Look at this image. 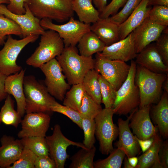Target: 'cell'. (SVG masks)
I'll list each match as a JSON object with an SVG mask.
<instances>
[{"label": "cell", "mask_w": 168, "mask_h": 168, "mask_svg": "<svg viewBox=\"0 0 168 168\" xmlns=\"http://www.w3.org/2000/svg\"><path fill=\"white\" fill-rule=\"evenodd\" d=\"M56 58L70 85L82 83L86 73L95 68V59L79 55L75 46L65 47Z\"/></svg>", "instance_id": "cell-1"}, {"label": "cell", "mask_w": 168, "mask_h": 168, "mask_svg": "<svg viewBox=\"0 0 168 168\" xmlns=\"http://www.w3.org/2000/svg\"><path fill=\"white\" fill-rule=\"evenodd\" d=\"M168 77V73L154 72L137 64L135 81L139 91V108L159 100L163 84Z\"/></svg>", "instance_id": "cell-2"}, {"label": "cell", "mask_w": 168, "mask_h": 168, "mask_svg": "<svg viewBox=\"0 0 168 168\" xmlns=\"http://www.w3.org/2000/svg\"><path fill=\"white\" fill-rule=\"evenodd\" d=\"M26 113L52 112L50 106L56 101L45 86L33 75L25 76L23 82Z\"/></svg>", "instance_id": "cell-3"}, {"label": "cell", "mask_w": 168, "mask_h": 168, "mask_svg": "<svg viewBox=\"0 0 168 168\" xmlns=\"http://www.w3.org/2000/svg\"><path fill=\"white\" fill-rule=\"evenodd\" d=\"M128 77L116 91L115 99L111 108L114 113L125 115L139 106L140 103L139 91L135 83L137 64L131 60Z\"/></svg>", "instance_id": "cell-4"}, {"label": "cell", "mask_w": 168, "mask_h": 168, "mask_svg": "<svg viewBox=\"0 0 168 168\" xmlns=\"http://www.w3.org/2000/svg\"><path fill=\"white\" fill-rule=\"evenodd\" d=\"M73 0H28V7L40 20L47 18L58 22L68 20L72 17Z\"/></svg>", "instance_id": "cell-5"}, {"label": "cell", "mask_w": 168, "mask_h": 168, "mask_svg": "<svg viewBox=\"0 0 168 168\" xmlns=\"http://www.w3.org/2000/svg\"><path fill=\"white\" fill-rule=\"evenodd\" d=\"M64 47L63 40L58 33L54 30H48L41 35L39 46L26 63L29 65L39 68L60 55Z\"/></svg>", "instance_id": "cell-6"}, {"label": "cell", "mask_w": 168, "mask_h": 168, "mask_svg": "<svg viewBox=\"0 0 168 168\" xmlns=\"http://www.w3.org/2000/svg\"><path fill=\"white\" fill-rule=\"evenodd\" d=\"M39 35L32 34L17 40L8 35L3 47L0 50V72L8 76L19 72L22 69L16 63L19 54L27 45L36 41Z\"/></svg>", "instance_id": "cell-7"}, {"label": "cell", "mask_w": 168, "mask_h": 168, "mask_svg": "<svg viewBox=\"0 0 168 168\" xmlns=\"http://www.w3.org/2000/svg\"><path fill=\"white\" fill-rule=\"evenodd\" d=\"M114 114L112 108H105L94 119L95 135L99 142V150L104 155H108L113 151V142L119 135L118 127L113 122Z\"/></svg>", "instance_id": "cell-8"}, {"label": "cell", "mask_w": 168, "mask_h": 168, "mask_svg": "<svg viewBox=\"0 0 168 168\" xmlns=\"http://www.w3.org/2000/svg\"><path fill=\"white\" fill-rule=\"evenodd\" d=\"M40 24L44 29L57 32L63 39L65 47L75 46L86 33L91 31L90 24H86L71 17L68 22L62 25L53 23L47 18L40 20Z\"/></svg>", "instance_id": "cell-9"}, {"label": "cell", "mask_w": 168, "mask_h": 168, "mask_svg": "<svg viewBox=\"0 0 168 168\" xmlns=\"http://www.w3.org/2000/svg\"><path fill=\"white\" fill-rule=\"evenodd\" d=\"M94 69L117 91L126 79L130 65L120 60H111L97 53Z\"/></svg>", "instance_id": "cell-10"}, {"label": "cell", "mask_w": 168, "mask_h": 168, "mask_svg": "<svg viewBox=\"0 0 168 168\" xmlns=\"http://www.w3.org/2000/svg\"><path fill=\"white\" fill-rule=\"evenodd\" d=\"M45 76V86L49 93L54 98L63 101L70 88L65 80L62 69L56 58L44 64L40 68Z\"/></svg>", "instance_id": "cell-11"}, {"label": "cell", "mask_w": 168, "mask_h": 168, "mask_svg": "<svg viewBox=\"0 0 168 168\" xmlns=\"http://www.w3.org/2000/svg\"><path fill=\"white\" fill-rule=\"evenodd\" d=\"M48 147L49 156L55 161L56 168H64L65 161L68 158L67 152L68 147L75 146L87 149L83 143L71 141L63 133L60 126L56 124L52 135L45 137Z\"/></svg>", "instance_id": "cell-12"}, {"label": "cell", "mask_w": 168, "mask_h": 168, "mask_svg": "<svg viewBox=\"0 0 168 168\" xmlns=\"http://www.w3.org/2000/svg\"><path fill=\"white\" fill-rule=\"evenodd\" d=\"M24 7L25 13L18 14L12 12L5 5L0 4V14L12 20L19 26L23 38L32 34L42 35L45 31L40 24V20L34 15L27 3H25Z\"/></svg>", "instance_id": "cell-13"}, {"label": "cell", "mask_w": 168, "mask_h": 168, "mask_svg": "<svg viewBox=\"0 0 168 168\" xmlns=\"http://www.w3.org/2000/svg\"><path fill=\"white\" fill-rule=\"evenodd\" d=\"M26 114L21 121V129L18 137L21 138L31 136L45 137L50 125L49 115L43 112Z\"/></svg>", "instance_id": "cell-14"}, {"label": "cell", "mask_w": 168, "mask_h": 168, "mask_svg": "<svg viewBox=\"0 0 168 168\" xmlns=\"http://www.w3.org/2000/svg\"><path fill=\"white\" fill-rule=\"evenodd\" d=\"M167 27L159 25L148 17L146 18L132 32L137 54L156 41Z\"/></svg>", "instance_id": "cell-15"}, {"label": "cell", "mask_w": 168, "mask_h": 168, "mask_svg": "<svg viewBox=\"0 0 168 168\" xmlns=\"http://www.w3.org/2000/svg\"><path fill=\"white\" fill-rule=\"evenodd\" d=\"M150 105L138 110L137 108L130 119L129 127L139 139H148L157 133V127L153 125L150 119Z\"/></svg>", "instance_id": "cell-16"}, {"label": "cell", "mask_w": 168, "mask_h": 168, "mask_svg": "<svg viewBox=\"0 0 168 168\" xmlns=\"http://www.w3.org/2000/svg\"><path fill=\"white\" fill-rule=\"evenodd\" d=\"M99 53L109 59L124 62L134 58L137 54L132 32L125 38L110 45L105 46Z\"/></svg>", "instance_id": "cell-17"}, {"label": "cell", "mask_w": 168, "mask_h": 168, "mask_svg": "<svg viewBox=\"0 0 168 168\" xmlns=\"http://www.w3.org/2000/svg\"><path fill=\"white\" fill-rule=\"evenodd\" d=\"M137 108L131 112L126 120L121 118L118 120L119 139L115 145L125 152L128 158L135 156L141 152L136 136L132 133L129 126L130 119Z\"/></svg>", "instance_id": "cell-18"}, {"label": "cell", "mask_w": 168, "mask_h": 168, "mask_svg": "<svg viewBox=\"0 0 168 168\" xmlns=\"http://www.w3.org/2000/svg\"><path fill=\"white\" fill-rule=\"evenodd\" d=\"M137 64L152 72L167 73L168 66L164 63L157 51L155 44H150L140 52L135 58Z\"/></svg>", "instance_id": "cell-19"}, {"label": "cell", "mask_w": 168, "mask_h": 168, "mask_svg": "<svg viewBox=\"0 0 168 168\" xmlns=\"http://www.w3.org/2000/svg\"><path fill=\"white\" fill-rule=\"evenodd\" d=\"M25 70L22 69L19 72L7 76L5 81V91L15 98L17 104V111L21 117L25 112V97L23 82Z\"/></svg>", "instance_id": "cell-20"}, {"label": "cell", "mask_w": 168, "mask_h": 168, "mask_svg": "<svg viewBox=\"0 0 168 168\" xmlns=\"http://www.w3.org/2000/svg\"><path fill=\"white\" fill-rule=\"evenodd\" d=\"M0 168H8L19 157L23 148L20 140L4 135L1 138Z\"/></svg>", "instance_id": "cell-21"}, {"label": "cell", "mask_w": 168, "mask_h": 168, "mask_svg": "<svg viewBox=\"0 0 168 168\" xmlns=\"http://www.w3.org/2000/svg\"><path fill=\"white\" fill-rule=\"evenodd\" d=\"M93 32L105 44L110 45L120 40L119 25L112 21L109 17L100 18L91 25Z\"/></svg>", "instance_id": "cell-22"}, {"label": "cell", "mask_w": 168, "mask_h": 168, "mask_svg": "<svg viewBox=\"0 0 168 168\" xmlns=\"http://www.w3.org/2000/svg\"><path fill=\"white\" fill-rule=\"evenodd\" d=\"M149 0H142L128 18L119 25L120 40L126 37L148 17L151 7L147 6Z\"/></svg>", "instance_id": "cell-23"}, {"label": "cell", "mask_w": 168, "mask_h": 168, "mask_svg": "<svg viewBox=\"0 0 168 168\" xmlns=\"http://www.w3.org/2000/svg\"><path fill=\"white\" fill-rule=\"evenodd\" d=\"M153 120L157 125L160 135L163 138L168 137V93L165 91L157 104L152 110Z\"/></svg>", "instance_id": "cell-24"}, {"label": "cell", "mask_w": 168, "mask_h": 168, "mask_svg": "<svg viewBox=\"0 0 168 168\" xmlns=\"http://www.w3.org/2000/svg\"><path fill=\"white\" fill-rule=\"evenodd\" d=\"M162 143L161 137L157 133L150 147L138 157V162L136 168H163L158 157Z\"/></svg>", "instance_id": "cell-25"}, {"label": "cell", "mask_w": 168, "mask_h": 168, "mask_svg": "<svg viewBox=\"0 0 168 168\" xmlns=\"http://www.w3.org/2000/svg\"><path fill=\"white\" fill-rule=\"evenodd\" d=\"M72 8L81 22L91 24L100 18V13L94 6L92 0H73Z\"/></svg>", "instance_id": "cell-26"}, {"label": "cell", "mask_w": 168, "mask_h": 168, "mask_svg": "<svg viewBox=\"0 0 168 168\" xmlns=\"http://www.w3.org/2000/svg\"><path fill=\"white\" fill-rule=\"evenodd\" d=\"M78 48L81 55L89 57L101 52L105 46L98 37L90 31L84 34L78 43Z\"/></svg>", "instance_id": "cell-27"}, {"label": "cell", "mask_w": 168, "mask_h": 168, "mask_svg": "<svg viewBox=\"0 0 168 168\" xmlns=\"http://www.w3.org/2000/svg\"><path fill=\"white\" fill-rule=\"evenodd\" d=\"M99 73L94 68L89 70L84 76L82 83L85 92L97 103H101Z\"/></svg>", "instance_id": "cell-28"}, {"label": "cell", "mask_w": 168, "mask_h": 168, "mask_svg": "<svg viewBox=\"0 0 168 168\" xmlns=\"http://www.w3.org/2000/svg\"><path fill=\"white\" fill-rule=\"evenodd\" d=\"M14 103L10 95L8 94L1 108L0 115L2 122L17 128L21 123L22 117L15 110Z\"/></svg>", "instance_id": "cell-29"}, {"label": "cell", "mask_w": 168, "mask_h": 168, "mask_svg": "<svg viewBox=\"0 0 168 168\" xmlns=\"http://www.w3.org/2000/svg\"><path fill=\"white\" fill-rule=\"evenodd\" d=\"M96 148L94 146L90 149L81 148L70 158L69 168H94V158Z\"/></svg>", "instance_id": "cell-30"}, {"label": "cell", "mask_w": 168, "mask_h": 168, "mask_svg": "<svg viewBox=\"0 0 168 168\" xmlns=\"http://www.w3.org/2000/svg\"><path fill=\"white\" fill-rule=\"evenodd\" d=\"M69 90L65 95L63 104L79 112L85 92L82 83L72 85Z\"/></svg>", "instance_id": "cell-31"}, {"label": "cell", "mask_w": 168, "mask_h": 168, "mask_svg": "<svg viewBox=\"0 0 168 168\" xmlns=\"http://www.w3.org/2000/svg\"><path fill=\"white\" fill-rule=\"evenodd\" d=\"M20 140L24 147L30 150L37 156H49L45 137H28L22 138Z\"/></svg>", "instance_id": "cell-32"}, {"label": "cell", "mask_w": 168, "mask_h": 168, "mask_svg": "<svg viewBox=\"0 0 168 168\" xmlns=\"http://www.w3.org/2000/svg\"><path fill=\"white\" fill-rule=\"evenodd\" d=\"M125 155L121 149H114L106 158L94 162V168H120Z\"/></svg>", "instance_id": "cell-33"}, {"label": "cell", "mask_w": 168, "mask_h": 168, "mask_svg": "<svg viewBox=\"0 0 168 168\" xmlns=\"http://www.w3.org/2000/svg\"><path fill=\"white\" fill-rule=\"evenodd\" d=\"M102 109L86 92L83 96L79 112L82 118L94 119Z\"/></svg>", "instance_id": "cell-34"}, {"label": "cell", "mask_w": 168, "mask_h": 168, "mask_svg": "<svg viewBox=\"0 0 168 168\" xmlns=\"http://www.w3.org/2000/svg\"><path fill=\"white\" fill-rule=\"evenodd\" d=\"M11 35L22 37L21 28L13 21L0 14V45L4 44L7 35Z\"/></svg>", "instance_id": "cell-35"}, {"label": "cell", "mask_w": 168, "mask_h": 168, "mask_svg": "<svg viewBox=\"0 0 168 168\" xmlns=\"http://www.w3.org/2000/svg\"><path fill=\"white\" fill-rule=\"evenodd\" d=\"M99 80L100 87L101 103L104 104L105 108H111L115 99L116 91L100 74Z\"/></svg>", "instance_id": "cell-36"}, {"label": "cell", "mask_w": 168, "mask_h": 168, "mask_svg": "<svg viewBox=\"0 0 168 168\" xmlns=\"http://www.w3.org/2000/svg\"><path fill=\"white\" fill-rule=\"evenodd\" d=\"M82 126L84 134L83 143L87 149H90L94 146L96 142L95 119L82 118Z\"/></svg>", "instance_id": "cell-37"}, {"label": "cell", "mask_w": 168, "mask_h": 168, "mask_svg": "<svg viewBox=\"0 0 168 168\" xmlns=\"http://www.w3.org/2000/svg\"><path fill=\"white\" fill-rule=\"evenodd\" d=\"M52 112H57L66 115L82 129V118L79 111L67 106L62 105L56 101L50 106Z\"/></svg>", "instance_id": "cell-38"}, {"label": "cell", "mask_w": 168, "mask_h": 168, "mask_svg": "<svg viewBox=\"0 0 168 168\" xmlns=\"http://www.w3.org/2000/svg\"><path fill=\"white\" fill-rule=\"evenodd\" d=\"M37 157L30 150L24 147L19 158L8 168H35Z\"/></svg>", "instance_id": "cell-39"}, {"label": "cell", "mask_w": 168, "mask_h": 168, "mask_svg": "<svg viewBox=\"0 0 168 168\" xmlns=\"http://www.w3.org/2000/svg\"><path fill=\"white\" fill-rule=\"evenodd\" d=\"M148 17L155 22L165 27L168 26V7L154 5L149 11Z\"/></svg>", "instance_id": "cell-40"}, {"label": "cell", "mask_w": 168, "mask_h": 168, "mask_svg": "<svg viewBox=\"0 0 168 168\" xmlns=\"http://www.w3.org/2000/svg\"><path fill=\"white\" fill-rule=\"evenodd\" d=\"M142 0H127L119 12L111 17L110 19L119 25L124 21L139 5Z\"/></svg>", "instance_id": "cell-41"}, {"label": "cell", "mask_w": 168, "mask_h": 168, "mask_svg": "<svg viewBox=\"0 0 168 168\" xmlns=\"http://www.w3.org/2000/svg\"><path fill=\"white\" fill-rule=\"evenodd\" d=\"M155 47L165 64L168 66V30L167 27L155 41Z\"/></svg>", "instance_id": "cell-42"}, {"label": "cell", "mask_w": 168, "mask_h": 168, "mask_svg": "<svg viewBox=\"0 0 168 168\" xmlns=\"http://www.w3.org/2000/svg\"><path fill=\"white\" fill-rule=\"evenodd\" d=\"M127 0H112L107 5L103 11L100 13V18L109 17L110 16L115 15L119 9L123 7Z\"/></svg>", "instance_id": "cell-43"}, {"label": "cell", "mask_w": 168, "mask_h": 168, "mask_svg": "<svg viewBox=\"0 0 168 168\" xmlns=\"http://www.w3.org/2000/svg\"><path fill=\"white\" fill-rule=\"evenodd\" d=\"M35 168H56V165L54 161L49 156H37Z\"/></svg>", "instance_id": "cell-44"}, {"label": "cell", "mask_w": 168, "mask_h": 168, "mask_svg": "<svg viewBox=\"0 0 168 168\" xmlns=\"http://www.w3.org/2000/svg\"><path fill=\"white\" fill-rule=\"evenodd\" d=\"M9 3L7 8L12 12L16 14H22L26 12L24 4L28 0H8Z\"/></svg>", "instance_id": "cell-45"}, {"label": "cell", "mask_w": 168, "mask_h": 168, "mask_svg": "<svg viewBox=\"0 0 168 168\" xmlns=\"http://www.w3.org/2000/svg\"><path fill=\"white\" fill-rule=\"evenodd\" d=\"M158 157L163 168L168 167V142L166 140L162 143L160 147Z\"/></svg>", "instance_id": "cell-46"}, {"label": "cell", "mask_w": 168, "mask_h": 168, "mask_svg": "<svg viewBox=\"0 0 168 168\" xmlns=\"http://www.w3.org/2000/svg\"><path fill=\"white\" fill-rule=\"evenodd\" d=\"M155 136L146 140L139 139L135 136L139 146L143 153L145 152L150 147L153 142Z\"/></svg>", "instance_id": "cell-47"}, {"label": "cell", "mask_w": 168, "mask_h": 168, "mask_svg": "<svg viewBox=\"0 0 168 168\" xmlns=\"http://www.w3.org/2000/svg\"><path fill=\"white\" fill-rule=\"evenodd\" d=\"M7 76L0 72V101L5 99L7 94L5 91V84Z\"/></svg>", "instance_id": "cell-48"}, {"label": "cell", "mask_w": 168, "mask_h": 168, "mask_svg": "<svg viewBox=\"0 0 168 168\" xmlns=\"http://www.w3.org/2000/svg\"><path fill=\"white\" fill-rule=\"evenodd\" d=\"M92 1L100 13L103 11L107 5V0H92Z\"/></svg>", "instance_id": "cell-49"}, {"label": "cell", "mask_w": 168, "mask_h": 168, "mask_svg": "<svg viewBox=\"0 0 168 168\" xmlns=\"http://www.w3.org/2000/svg\"><path fill=\"white\" fill-rule=\"evenodd\" d=\"M162 5L168 7V0H149L147 6Z\"/></svg>", "instance_id": "cell-50"}, {"label": "cell", "mask_w": 168, "mask_h": 168, "mask_svg": "<svg viewBox=\"0 0 168 168\" xmlns=\"http://www.w3.org/2000/svg\"><path fill=\"white\" fill-rule=\"evenodd\" d=\"M128 159L130 164L133 168H136L138 162V157L136 156H133L128 158Z\"/></svg>", "instance_id": "cell-51"}, {"label": "cell", "mask_w": 168, "mask_h": 168, "mask_svg": "<svg viewBox=\"0 0 168 168\" xmlns=\"http://www.w3.org/2000/svg\"><path fill=\"white\" fill-rule=\"evenodd\" d=\"M124 168H133L130 164L128 159L127 157H125L124 158Z\"/></svg>", "instance_id": "cell-52"}, {"label": "cell", "mask_w": 168, "mask_h": 168, "mask_svg": "<svg viewBox=\"0 0 168 168\" xmlns=\"http://www.w3.org/2000/svg\"><path fill=\"white\" fill-rule=\"evenodd\" d=\"M162 87H163L165 91L168 93V77L164 81Z\"/></svg>", "instance_id": "cell-53"}, {"label": "cell", "mask_w": 168, "mask_h": 168, "mask_svg": "<svg viewBox=\"0 0 168 168\" xmlns=\"http://www.w3.org/2000/svg\"><path fill=\"white\" fill-rule=\"evenodd\" d=\"M9 2L8 0H0V4L4 3L8 4Z\"/></svg>", "instance_id": "cell-54"}, {"label": "cell", "mask_w": 168, "mask_h": 168, "mask_svg": "<svg viewBox=\"0 0 168 168\" xmlns=\"http://www.w3.org/2000/svg\"><path fill=\"white\" fill-rule=\"evenodd\" d=\"M2 123L1 119V117H0V124Z\"/></svg>", "instance_id": "cell-55"}]
</instances>
